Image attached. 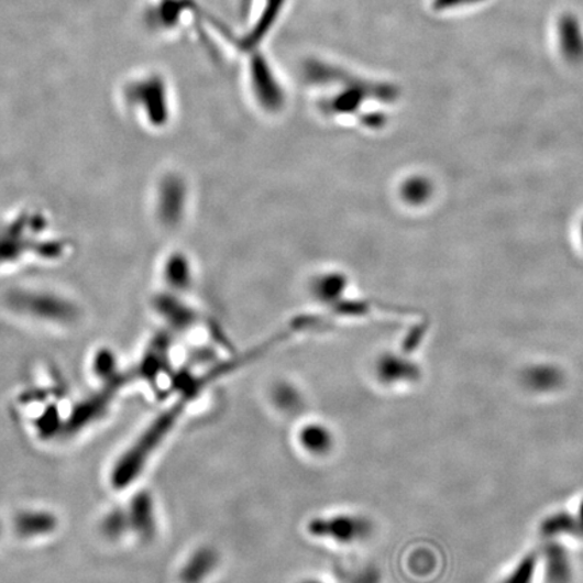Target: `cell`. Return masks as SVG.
I'll list each match as a JSON object with an SVG mask.
<instances>
[{"label": "cell", "mask_w": 583, "mask_h": 583, "mask_svg": "<svg viewBox=\"0 0 583 583\" xmlns=\"http://www.w3.org/2000/svg\"><path fill=\"white\" fill-rule=\"evenodd\" d=\"M129 525V517L122 512H114L105 520L103 529L111 538L121 537L127 531Z\"/></svg>", "instance_id": "9c48e42d"}, {"label": "cell", "mask_w": 583, "mask_h": 583, "mask_svg": "<svg viewBox=\"0 0 583 583\" xmlns=\"http://www.w3.org/2000/svg\"><path fill=\"white\" fill-rule=\"evenodd\" d=\"M58 421L57 409H47V413L40 419L41 436L50 437L52 433H55Z\"/></svg>", "instance_id": "30bf717a"}, {"label": "cell", "mask_w": 583, "mask_h": 583, "mask_svg": "<svg viewBox=\"0 0 583 583\" xmlns=\"http://www.w3.org/2000/svg\"><path fill=\"white\" fill-rule=\"evenodd\" d=\"M57 527L56 516L50 512L29 510L18 515L15 519V529L21 537L32 538L41 537L55 531Z\"/></svg>", "instance_id": "8992f818"}, {"label": "cell", "mask_w": 583, "mask_h": 583, "mask_svg": "<svg viewBox=\"0 0 583 583\" xmlns=\"http://www.w3.org/2000/svg\"><path fill=\"white\" fill-rule=\"evenodd\" d=\"M372 531V522L366 517L353 514L317 517L308 525L311 537L342 546L360 543L366 540Z\"/></svg>", "instance_id": "7a4b0ae2"}, {"label": "cell", "mask_w": 583, "mask_h": 583, "mask_svg": "<svg viewBox=\"0 0 583 583\" xmlns=\"http://www.w3.org/2000/svg\"><path fill=\"white\" fill-rule=\"evenodd\" d=\"M186 407V400L161 414L144 433L135 440V443L117 462L111 473L112 486L116 490H124L139 479L142 470L146 466L148 458L160 448L161 442L168 437L172 428L177 424L178 418Z\"/></svg>", "instance_id": "6da1fadb"}, {"label": "cell", "mask_w": 583, "mask_h": 583, "mask_svg": "<svg viewBox=\"0 0 583 583\" xmlns=\"http://www.w3.org/2000/svg\"><path fill=\"white\" fill-rule=\"evenodd\" d=\"M112 364L110 355H100L97 361V371L100 374V376H106V374H110L112 372Z\"/></svg>", "instance_id": "7c38bea8"}, {"label": "cell", "mask_w": 583, "mask_h": 583, "mask_svg": "<svg viewBox=\"0 0 583 583\" xmlns=\"http://www.w3.org/2000/svg\"><path fill=\"white\" fill-rule=\"evenodd\" d=\"M300 583H326V582L319 581V580H306V581H302Z\"/></svg>", "instance_id": "4fadbf2b"}, {"label": "cell", "mask_w": 583, "mask_h": 583, "mask_svg": "<svg viewBox=\"0 0 583 583\" xmlns=\"http://www.w3.org/2000/svg\"><path fill=\"white\" fill-rule=\"evenodd\" d=\"M297 440L308 454L323 457L334 449V436L329 427L320 424H309L300 428Z\"/></svg>", "instance_id": "5b68a950"}, {"label": "cell", "mask_w": 583, "mask_h": 583, "mask_svg": "<svg viewBox=\"0 0 583 583\" xmlns=\"http://www.w3.org/2000/svg\"><path fill=\"white\" fill-rule=\"evenodd\" d=\"M111 402L110 394H102L89 400L81 403L73 416H70L68 430L75 431L77 428L85 427L88 424H91L94 419L99 418L106 413L107 406Z\"/></svg>", "instance_id": "52a82bcc"}, {"label": "cell", "mask_w": 583, "mask_h": 583, "mask_svg": "<svg viewBox=\"0 0 583 583\" xmlns=\"http://www.w3.org/2000/svg\"><path fill=\"white\" fill-rule=\"evenodd\" d=\"M349 583H380V574L376 569L359 571Z\"/></svg>", "instance_id": "8fae6325"}, {"label": "cell", "mask_w": 583, "mask_h": 583, "mask_svg": "<svg viewBox=\"0 0 583 583\" xmlns=\"http://www.w3.org/2000/svg\"><path fill=\"white\" fill-rule=\"evenodd\" d=\"M219 563L218 552L211 547H200L187 559L180 571L183 583H204L213 574Z\"/></svg>", "instance_id": "3957f363"}, {"label": "cell", "mask_w": 583, "mask_h": 583, "mask_svg": "<svg viewBox=\"0 0 583 583\" xmlns=\"http://www.w3.org/2000/svg\"><path fill=\"white\" fill-rule=\"evenodd\" d=\"M128 517L129 525L141 538L151 539L156 534V512H154L153 498L148 493L141 492L134 497Z\"/></svg>", "instance_id": "277c9868"}, {"label": "cell", "mask_w": 583, "mask_h": 583, "mask_svg": "<svg viewBox=\"0 0 583 583\" xmlns=\"http://www.w3.org/2000/svg\"><path fill=\"white\" fill-rule=\"evenodd\" d=\"M273 403L276 404L278 409H282L283 413L296 414L302 407V400L299 392L295 388H292L289 385H278L275 391H273Z\"/></svg>", "instance_id": "ba28073f"}]
</instances>
